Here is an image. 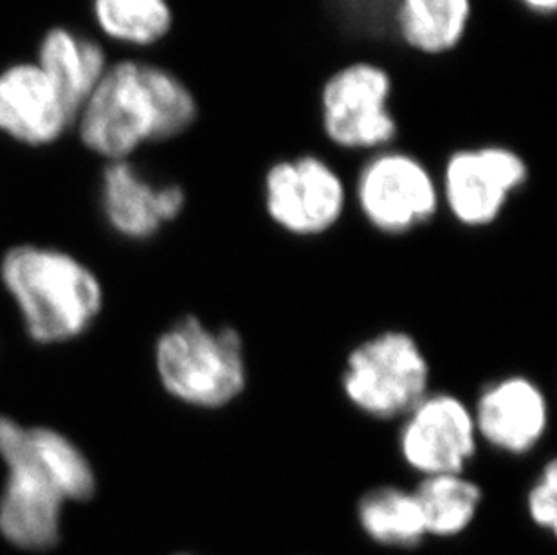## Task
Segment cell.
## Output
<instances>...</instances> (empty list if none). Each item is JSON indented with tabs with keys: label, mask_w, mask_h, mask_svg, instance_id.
Masks as SVG:
<instances>
[{
	"label": "cell",
	"mask_w": 557,
	"mask_h": 555,
	"mask_svg": "<svg viewBox=\"0 0 557 555\" xmlns=\"http://www.w3.org/2000/svg\"><path fill=\"white\" fill-rule=\"evenodd\" d=\"M38 58V67L51 79L69 114L76 118L106 74L103 51L67 29H53L44 38Z\"/></svg>",
	"instance_id": "cell-14"
},
{
	"label": "cell",
	"mask_w": 557,
	"mask_h": 555,
	"mask_svg": "<svg viewBox=\"0 0 557 555\" xmlns=\"http://www.w3.org/2000/svg\"><path fill=\"white\" fill-rule=\"evenodd\" d=\"M389 95V74L373 63H352L332 74L321 90L329 139L348 150H369L392 141L397 123L388 111Z\"/></svg>",
	"instance_id": "cell-6"
},
{
	"label": "cell",
	"mask_w": 557,
	"mask_h": 555,
	"mask_svg": "<svg viewBox=\"0 0 557 555\" xmlns=\"http://www.w3.org/2000/svg\"><path fill=\"white\" fill-rule=\"evenodd\" d=\"M473 419L479 439L509 455H525L547 431V397L531 379H502L482 392Z\"/></svg>",
	"instance_id": "cell-11"
},
{
	"label": "cell",
	"mask_w": 557,
	"mask_h": 555,
	"mask_svg": "<svg viewBox=\"0 0 557 555\" xmlns=\"http://www.w3.org/2000/svg\"><path fill=\"white\" fill-rule=\"evenodd\" d=\"M156 368L164 390L194 408H224L248 383L240 334L230 326L211 331L197 318L177 321L159 337Z\"/></svg>",
	"instance_id": "cell-3"
},
{
	"label": "cell",
	"mask_w": 557,
	"mask_h": 555,
	"mask_svg": "<svg viewBox=\"0 0 557 555\" xmlns=\"http://www.w3.org/2000/svg\"><path fill=\"white\" fill-rule=\"evenodd\" d=\"M101 200L112 230L131 240H147L180 217L185 192L180 186H153L131 163L116 161L103 175Z\"/></svg>",
	"instance_id": "cell-13"
},
{
	"label": "cell",
	"mask_w": 557,
	"mask_h": 555,
	"mask_svg": "<svg viewBox=\"0 0 557 555\" xmlns=\"http://www.w3.org/2000/svg\"><path fill=\"white\" fill-rule=\"evenodd\" d=\"M557 466L548 461L542 477L529 494V510L534 521L545 529L556 530L557 523Z\"/></svg>",
	"instance_id": "cell-20"
},
{
	"label": "cell",
	"mask_w": 557,
	"mask_h": 555,
	"mask_svg": "<svg viewBox=\"0 0 557 555\" xmlns=\"http://www.w3.org/2000/svg\"><path fill=\"white\" fill-rule=\"evenodd\" d=\"M26 428L0 417V456L10 477L0 498V532L24 551H49L60 540L62 494L24 453Z\"/></svg>",
	"instance_id": "cell-5"
},
{
	"label": "cell",
	"mask_w": 557,
	"mask_h": 555,
	"mask_svg": "<svg viewBox=\"0 0 557 555\" xmlns=\"http://www.w3.org/2000/svg\"><path fill=\"white\" fill-rule=\"evenodd\" d=\"M95 13L109 37L137 46L158 42L172 27L166 0H95Z\"/></svg>",
	"instance_id": "cell-19"
},
{
	"label": "cell",
	"mask_w": 557,
	"mask_h": 555,
	"mask_svg": "<svg viewBox=\"0 0 557 555\" xmlns=\"http://www.w3.org/2000/svg\"><path fill=\"white\" fill-rule=\"evenodd\" d=\"M426 532L455 535L473 521L482 493L462 474L424 478L416 493Z\"/></svg>",
	"instance_id": "cell-18"
},
{
	"label": "cell",
	"mask_w": 557,
	"mask_h": 555,
	"mask_svg": "<svg viewBox=\"0 0 557 555\" xmlns=\"http://www.w3.org/2000/svg\"><path fill=\"white\" fill-rule=\"evenodd\" d=\"M529 175L518 153L504 147L458 150L447 159L444 197L460 224L482 227L498 219L509 195Z\"/></svg>",
	"instance_id": "cell-10"
},
{
	"label": "cell",
	"mask_w": 557,
	"mask_h": 555,
	"mask_svg": "<svg viewBox=\"0 0 557 555\" xmlns=\"http://www.w3.org/2000/svg\"><path fill=\"white\" fill-rule=\"evenodd\" d=\"M358 202L375 230L403 235L435 215L438 189L421 161L408 153L384 152L359 173Z\"/></svg>",
	"instance_id": "cell-8"
},
{
	"label": "cell",
	"mask_w": 557,
	"mask_h": 555,
	"mask_svg": "<svg viewBox=\"0 0 557 555\" xmlns=\"http://www.w3.org/2000/svg\"><path fill=\"white\" fill-rule=\"evenodd\" d=\"M430 367L417 341L405 332H383L348 356L343 392L373 419L410 414L428 395Z\"/></svg>",
	"instance_id": "cell-4"
},
{
	"label": "cell",
	"mask_w": 557,
	"mask_h": 555,
	"mask_svg": "<svg viewBox=\"0 0 557 555\" xmlns=\"http://www.w3.org/2000/svg\"><path fill=\"white\" fill-rule=\"evenodd\" d=\"M73 115L42 69L21 63L0 74V131L26 145L62 136Z\"/></svg>",
	"instance_id": "cell-12"
},
{
	"label": "cell",
	"mask_w": 557,
	"mask_h": 555,
	"mask_svg": "<svg viewBox=\"0 0 557 555\" xmlns=\"http://www.w3.org/2000/svg\"><path fill=\"white\" fill-rule=\"evenodd\" d=\"M197 120L191 90L166 69L120 62L107 69L79 111V132L95 152L123 161L139 145L163 141Z\"/></svg>",
	"instance_id": "cell-1"
},
{
	"label": "cell",
	"mask_w": 557,
	"mask_h": 555,
	"mask_svg": "<svg viewBox=\"0 0 557 555\" xmlns=\"http://www.w3.org/2000/svg\"><path fill=\"white\" fill-rule=\"evenodd\" d=\"M394 13L400 38L411 49L442 54L462 40L471 0H395Z\"/></svg>",
	"instance_id": "cell-15"
},
{
	"label": "cell",
	"mask_w": 557,
	"mask_h": 555,
	"mask_svg": "<svg viewBox=\"0 0 557 555\" xmlns=\"http://www.w3.org/2000/svg\"><path fill=\"white\" fill-rule=\"evenodd\" d=\"M479 433L473 409L449 393H433L406 414L400 430L403 460L424 477L462 474L474 453Z\"/></svg>",
	"instance_id": "cell-9"
},
{
	"label": "cell",
	"mask_w": 557,
	"mask_h": 555,
	"mask_svg": "<svg viewBox=\"0 0 557 555\" xmlns=\"http://www.w3.org/2000/svg\"><path fill=\"white\" fill-rule=\"evenodd\" d=\"M0 276L27 334L44 345L84 334L100 314V282L65 252L22 246L5 252Z\"/></svg>",
	"instance_id": "cell-2"
},
{
	"label": "cell",
	"mask_w": 557,
	"mask_h": 555,
	"mask_svg": "<svg viewBox=\"0 0 557 555\" xmlns=\"http://www.w3.org/2000/svg\"><path fill=\"white\" fill-rule=\"evenodd\" d=\"M274 224L296 236H315L342 219L347 192L342 177L314 156L280 161L263 181Z\"/></svg>",
	"instance_id": "cell-7"
},
{
	"label": "cell",
	"mask_w": 557,
	"mask_h": 555,
	"mask_svg": "<svg viewBox=\"0 0 557 555\" xmlns=\"http://www.w3.org/2000/svg\"><path fill=\"white\" fill-rule=\"evenodd\" d=\"M24 453L48 477L63 499H87L95 494L96 478L84 453L57 431L26 430Z\"/></svg>",
	"instance_id": "cell-16"
},
{
	"label": "cell",
	"mask_w": 557,
	"mask_h": 555,
	"mask_svg": "<svg viewBox=\"0 0 557 555\" xmlns=\"http://www.w3.org/2000/svg\"><path fill=\"white\" fill-rule=\"evenodd\" d=\"M521 2L540 15H553L557 8V0H521Z\"/></svg>",
	"instance_id": "cell-22"
},
{
	"label": "cell",
	"mask_w": 557,
	"mask_h": 555,
	"mask_svg": "<svg viewBox=\"0 0 557 555\" xmlns=\"http://www.w3.org/2000/svg\"><path fill=\"white\" fill-rule=\"evenodd\" d=\"M336 4L347 21L370 29L389 21L395 0H336Z\"/></svg>",
	"instance_id": "cell-21"
},
{
	"label": "cell",
	"mask_w": 557,
	"mask_h": 555,
	"mask_svg": "<svg viewBox=\"0 0 557 555\" xmlns=\"http://www.w3.org/2000/svg\"><path fill=\"white\" fill-rule=\"evenodd\" d=\"M359 521L372 540L392 546H413L426 534L416 494L381 488L359 503Z\"/></svg>",
	"instance_id": "cell-17"
}]
</instances>
